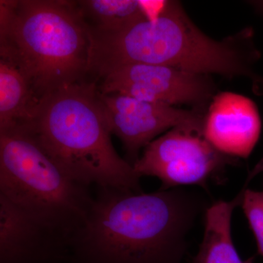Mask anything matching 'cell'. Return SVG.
Wrapping results in <instances>:
<instances>
[{
	"label": "cell",
	"mask_w": 263,
	"mask_h": 263,
	"mask_svg": "<svg viewBox=\"0 0 263 263\" xmlns=\"http://www.w3.org/2000/svg\"><path fill=\"white\" fill-rule=\"evenodd\" d=\"M249 3L259 13L263 15V1H252L249 2Z\"/></svg>",
	"instance_id": "16"
},
{
	"label": "cell",
	"mask_w": 263,
	"mask_h": 263,
	"mask_svg": "<svg viewBox=\"0 0 263 263\" xmlns=\"http://www.w3.org/2000/svg\"><path fill=\"white\" fill-rule=\"evenodd\" d=\"M236 162L216 150L202 133L176 127L150 143L133 167L140 178L160 179V190L187 185L206 190L209 181H221L227 166Z\"/></svg>",
	"instance_id": "6"
},
{
	"label": "cell",
	"mask_w": 263,
	"mask_h": 263,
	"mask_svg": "<svg viewBox=\"0 0 263 263\" xmlns=\"http://www.w3.org/2000/svg\"><path fill=\"white\" fill-rule=\"evenodd\" d=\"M0 195L72 238L94 199L18 126L0 130Z\"/></svg>",
	"instance_id": "5"
},
{
	"label": "cell",
	"mask_w": 263,
	"mask_h": 263,
	"mask_svg": "<svg viewBox=\"0 0 263 263\" xmlns=\"http://www.w3.org/2000/svg\"><path fill=\"white\" fill-rule=\"evenodd\" d=\"M72 240L0 195V263H71Z\"/></svg>",
	"instance_id": "9"
},
{
	"label": "cell",
	"mask_w": 263,
	"mask_h": 263,
	"mask_svg": "<svg viewBox=\"0 0 263 263\" xmlns=\"http://www.w3.org/2000/svg\"><path fill=\"white\" fill-rule=\"evenodd\" d=\"M99 94L109 129L122 141L127 161L133 166L139 159L141 148L167 129L187 128L202 133L205 113L199 110H184L122 95H103L100 91Z\"/></svg>",
	"instance_id": "8"
},
{
	"label": "cell",
	"mask_w": 263,
	"mask_h": 263,
	"mask_svg": "<svg viewBox=\"0 0 263 263\" xmlns=\"http://www.w3.org/2000/svg\"><path fill=\"white\" fill-rule=\"evenodd\" d=\"M263 172V157L259 161L258 163L254 166L253 169L249 173L248 178H247V183H249L254 177H255L257 175Z\"/></svg>",
	"instance_id": "15"
},
{
	"label": "cell",
	"mask_w": 263,
	"mask_h": 263,
	"mask_svg": "<svg viewBox=\"0 0 263 263\" xmlns=\"http://www.w3.org/2000/svg\"><path fill=\"white\" fill-rule=\"evenodd\" d=\"M246 29L218 41L209 37L189 18L181 3H155L153 11L132 31L130 47L136 63L167 66L193 73L249 78L257 91L263 80L252 70L259 57Z\"/></svg>",
	"instance_id": "4"
},
{
	"label": "cell",
	"mask_w": 263,
	"mask_h": 263,
	"mask_svg": "<svg viewBox=\"0 0 263 263\" xmlns=\"http://www.w3.org/2000/svg\"><path fill=\"white\" fill-rule=\"evenodd\" d=\"M98 89L103 95H125L171 106L191 105L202 113H206L215 95V85L209 75L148 64L119 67L102 79Z\"/></svg>",
	"instance_id": "7"
},
{
	"label": "cell",
	"mask_w": 263,
	"mask_h": 263,
	"mask_svg": "<svg viewBox=\"0 0 263 263\" xmlns=\"http://www.w3.org/2000/svg\"><path fill=\"white\" fill-rule=\"evenodd\" d=\"M262 119L252 99L231 91L214 95L204 116L202 134L233 158H248L260 137Z\"/></svg>",
	"instance_id": "10"
},
{
	"label": "cell",
	"mask_w": 263,
	"mask_h": 263,
	"mask_svg": "<svg viewBox=\"0 0 263 263\" xmlns=\"http://www.w3.org/2000/svg\"><path fill=\"white\" fill-rule=\"evenodd\" d=\"M203 200L179 189L152 193L98 187L72 240L71 263H181Z\"/></svg>",
	"instance_id": "1"
},
{
	"label": "cell",
	"mask_w": 263,
	"mask_h": 263,
	"mask_svg": "<svg viewBox=\"0 0 263 263\" xmlns=\"http://www.w3.org/2000/svg\"><path fill=\"white\" fill-rule=\"evenodd\" d=\"M0 12V51L23 69L39 100L86 81L89 32L76 2L2 0Z\"/></svg>",
	"instance_id": "3"
},
{
	"label": "cell",
	"mask_w": 263,
	"mask_h": 263,
	"mask_svg": "<svg viewBox=\"0 0 263 263\" xmlns=\"http://www.w3.org/2000/svg\"><path fill=\"white\" fill-rule=\"evenodd\" d=\"M241 200L240 193L232 201L219 200L209 207L203 239L192 263H252L240 258L232 237V216Z\"/></svg>",
	"instance_id": "12"
},
{
	"label": "cell",
	"mask_w": 263,
	"mask_h": 263,
	"mask_svg": "<svg viewBox=\"0 0 263 263\" xmlns=\"http://www.w3.org/2000/svg\"><path fill=\"white\" fill-rule=\"evenodd\" d=\"M38 102L23 69L8 53L0 51V130L25 124Z\"/></svg>",
	"instance_id": "11"
},
{
	"label": "cell",
	"mask_w": 263,
	"mask_h": 263,
	"mask_svg": "<svg viewBox=\"0 0 263 263\" xmlns=\"http://www.w3.org/2000/svg\"><path fill=\"white\" fill-rule=\"evenodd\" d=\"M240 205L255 237L258 253L263 257V192L243 190Z\"/></svg>",
	"instance_id": "14"
},
{
	"label": "cell",
	"mask_w": 263,
	"mask_h": 263,
	"mask_svg": "<svg viewBox=\"0 0 263 263\" xmlns=\"http://www.w3.org/2000/svg\"><path fill=\"white\" fill-rule=\"evenodd\" d=\"M76 5L86 25L102 32L119 30L149 13L146 2L134 0H83Z\"/></svg>",
	"instance_id": "13"
},
{
	"label": "cell",
	"mask_w": 263,
	"mask_h": 263,
	"mask_svg": "<svg viewBox=\"0 0 263 263\" xmlns=\"http://www.w3.org/2000/svg\"><path fill=\"white\" fill-rule=\"evenodd\" d=\"M18 127L31 133L77 182L142 192L134 167L114 148L94 81L65 86L43 97L28 122Z\"/></svg>",
	"instance_id": "2"
}]
</instances>
